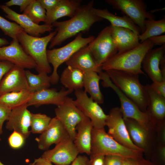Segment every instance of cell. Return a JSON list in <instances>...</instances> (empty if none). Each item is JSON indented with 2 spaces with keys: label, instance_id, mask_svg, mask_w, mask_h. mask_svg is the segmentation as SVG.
Wrapping results in <instances>:
<instances>
[{
  "label": "cell",
  "instance_id": "6da1fadb",
  "mask_svg": "<svg viewBox=\"0 0 165 165\" xmlns=\"http://www.w3.org/2000/svg\"><path fill=\"white\" fill-rule=\"evenodd\" d=\"M94 0L81 6L73 16L68 20L56 21L52 25L56 28L57 33L50 42L49 48L51 49L65 41L82 32H87L95 23L103 20L93 13Z\"/></svg>",
  "mask_w": 165,
  "mask_h": 165
},
{
  "label": "cell",
  "instance_id": "7a4b0ae2",
  "mask_svg": "<svg viewBox=\"0 0 165 165\" xmlns=\"http://www.w3.org/2000/svg\"><path fill=\"white\" fill-rule=\"evenodd\" d=\"M113 83L143 112L147 111L148 97L138 75L118 70L105 71Z\"/></svg>",
  "mask_w": 165,
  "mask_h": 165
},
{
  "label": "cell",
  "instance_id": "3957f363",
  "mask_svg": "<svg viewBox=\"0 0 165 165\" xmlns=\"http://www.w3.org/2000/svg\"><path fill=\"white\" fill-rule=\"evenodd\" d=\"M154 45L148 39L136 47L121 53H116L101 67L102 70H118L133 74L145 75L141 69L143 59Z\"/></svg>",
  "mask_w": 165,
  "mask_h": 165
},
{
  "label": "cell",
  "instance_id": "277c9868",
  "mask_svg": "<svg viewBox=\"0 0 165 165\" xmlns=\"http://www.w3.org/2000/svg\"><path fill=\"white\" fill-rule=\"evenodd\" d=\"M143 153L120 144L106 132L105 128L93 127L90 154L113 155L139 160L143 157Z\"/></svg>",
  "mask_w": 165,
  "mask_h": 165
},
{
  "label": "cell",
  "instance_id": "5b68a950",
  "mask_svg": "<svg viewBox=\"0 0 165 165\" xmlns=\"http://www.w3.org/2000/svg\"><path fill=\"white\" fill-rule=\"evenodd\" d=\"M57 33L51 32L44 37H39L30 35L24 30L18 35L17 38L24 51L35 62V69L38 73H50L52 68L47 57L46 48L48 44Z\"/></svg>",
  "mask_w": 165,
  "mask_h": 165
},
{
  "label": "cell",
  "instance_id": "8992f818",
  "mask_svg": "<svg viewBox=\"0 0 165 165\" xmlns=\"http://www.w3.org/2000/svg\"><path fill=\"white\" fill-rule=\"evenodd\" d=\"M94 38L93 36L83 37L80 33L74 40L64 46L47 50L48 61L53 68V72L50 76L51 84H56L59 81L60 77L57 73V69L59 66L65 62L76 52L88 45Z\"/></svg>",
  "mask_w": 165,
  "mask_h": 165
},
{
  "label": "cell",
  "instance_id": "52a82bcc",
  "mask_svg": "<svg viewBox=\"0 0 165 165\" xmlns=\"http://www.w3.org/2000/svg\"><path fill=\"white\" fill-rule=\"evenodd\" d=\"M104 87H110L116 93L120 102V108L123 119L129 118L136 121L147 130L155 132L156 127L147 111H141L137 105L124 94L112 81L108 76L105 77L101 83Z\"/></svg>",
  "mask_w": 165,
  "mask_h": 165
},
{
  "label": "cell",
  "instance_id": "ba28073f",
  "mask_svg": "<svg viewBox=\"0 0 165 165\" xmlns=\"http://www.w3.org/2000/svg\"><path fill=\"white\" fill-rule=\"evenodd\" d=\"M88 46L92 56L99 67L117 53L116 46L111 36V25L105 28Z\"/></svg>",
  "mask_w": 165,
  "mask_h": 165
},
{
  "label": "cell",
  "instance_id": "9c48e42d",
  "mask_svg": "<svg viewBox=\"0 0 165 165\" xmlns=\"http://www.w3.org/2000/svg\"><path fill=\"white\" fill-rule=\"evenodd\" d=\"M105 2L114 9L120 11L130 18L140 28L141 33L145 29V20L155 19L152 13L147 11V6L142 0H106Z\"/></svg>",
  "mask_w": 165,
  "mask_h": 165
},
{
  "label": "cell",
  "instance_id": "30bf717a",
  "mask_svg": "<svg viewBox=\"0 0 165 165\" xmlns=\"http://www.w3.org/2000/svg\"><path fill=\"white\" fill-rule=\"evenodd\" d=\"M123 119L132 142L143 153L152 159L157 145L155 132L147 130L132 119Z\"/></svg>",
  "mask_w": 165,
  "mask_h": 165
},
{
  "label": "cell",
  "instance_id": "8fae6325",
  "mask_svg": "<svg viewBox=\"0 0 165 165\" xmlns=\"http://www.w3.org/2000/svg\"><path fill=\"white\" fill-rule=\"evenodd\" d=\"M76 99L73 100L75 105L86 117L90 120L93 127L104 128L108 115L106 114L97 102L82 89L75 90Z\"/></svg>",
  "mask_w": 165,
  "mask_h": 165
},
{
  "label": "cell",
  "instance_id": "7c38bea8",
  "mask_svg": "<svg viewBox=\"0 0 165 165\" xmlns=\"http://www.w3.org/2000/svg\"><path fill=\"white\" fill-rule=\"evenodd\" d=\"M73 100L67 96L63 103L55 109V117L74 141L77 133L76 126L86 117L75 105Z\"/></svg>",
  "mask_w": 165,
  "mask_h": 165
},
{
  "label": "cell",
  "instance_id": "4fadbf2b",
  "mask_svg": "<svg viewBox=\"0 0 165 165\" xmlns=\"http://www.w3.org/2000/svg\"><path fill=\"white\" fill-rule=\"evenodd\" d=\"M105 126L108 133L120 144L131 149L143 152L132 142L129 136L119 107L112 108L108 115Z\"/></svg>",
  "mask_w": 165,
  "mask_h": 165
},
{
  "label": "cell",
  "instance_id": "5bb4252c",
  "mask_svg": "<svg viewBox=\"0 0 165 165\" xmlns=\"http://www.w3.org/2000/svg\"><path fill=\"white\" fill-rule=\"evenodd\" d=\"M79 153L74 141L68 137L53 149L45 151L41 157L56 165H70Z\"/></svg>",
  "mask_w": 165,
  "mask_h": 165
},
{
  "label": "cell",
  "instance_id": "9a60e30c",
  "mask_svg": "<svg viewBox=\"0 0 165 165\" xmlns=\"http://www.w3.org/2000/svg\"><path fill=\"white\" fill-rule=\"evenodd\" d=\"M0 60L8 61L23 69L35 68L36 64L24 51L17 38L13 39L9 45L0 47Z\"/></svg>",
  "mask_w": 165,
  "mask_h": 165
},
{
  "label": "cell",
  "instance_id": "2e32d148",
  "mask_svg": "<svg viewBox=\"0 0 165 165\" xmlns=\"http://www.w3.org/2000/svg\"><path fill=\"white\" fill-rule=\"evenodd\" d=\"M27 104L13 109L11 112L6 125L9 130L18 132L26 139L29 136L31 113L28 109Z\"/></svg>",
  "mask_w": 165,
  "mask_h": 165
},
{
  "label": "cell",
  "instance_id": "e0dca14e",
  "mask_svg": "<svg viewBox=\"0 0 165 165\" xmlns=\"http://www.w3.org/2000/svg\"><path fill=\"white\" fill-rule=\"evenodd\" d=\"M68 137L62 123L55 117L52 118L46 129L35 140L39 149L46 151L52 145H56Z\"/></svg>",
  "mask_w": 165,
  "mask_h": 165
},
{
  "label": "cell",
  "instance_id": "ac0fdd59",
  "mask_svg": "<svg viewBox=\"0 0 165 165\" xmlns=\"http://www.w3.org/2000/svg\"><path fill=\"white\" fill-rule=\"evenodd\" d=\"M23 90L29 91L25 70L14 65L5 75L0 82V96Z\"/></svg>",
  "mask_w": 165,
  "mask_h": 165
},
{
  "label": "cell",
  "instance_id": "d6986e66",
  "mask_svg": "<svg viewBox=\"0 0 165 165\" xmlns=\"http://www.w3.org/2000/svg\"><path fill=\"white\" fill-rule=\"evenodd\" d=\"M0 8L6 14V17L19 25L30 35L39 37L41 34L53 30L52 25L36 24L26 16L16 12L5 5H0Z\"/></svg>",
  "mask_w": 165,
  "mask_h": 165
},
{
  "label": "cell",
  "instance_id": "ffe728a7",
  "mask_svg": "<svg viewBox=\"0 0 165 165\" xmlns=\"http://www.w3.org/2000/svg\"><path fill=\"white\" fill-rule=\"evenodd\" d=\"M73 91L65 90L64 87H62L59 91L54 88L45 89L33 93L27 105L28 107L33 106L36 108L50 104L58 107L63 103L65 98Z\"/></svg>",
  "mask_w": 165,
  "mask_h": 165
},
{
  "label": "cell",
  "instance_id": "44dd1931",
  "mask_svg": "<svg viewBox=\"0 0 165 165\" xmlns=\"http://www.w3.org/2000/svg\"><path fill=\"white\" fill-rule=\"evenodd\" d=\"M165 44L149 50L145 56L141 67L153 82H160L163 79L160 70L161 61L165 55Z\"/></svg>",
  "mask_w": 165,
  "mask_h": 165
},
{
  "label": "cell",
  "instance_id": "7402d4cb",
  "mask_svg": "<svg viewBox=\"0 0 165 165\" xmlns=\"http://www.w3.org/2000/svg\"><path fill=\"white\" fill-rule=\"evenodd\" d=\"M111 25V36L116 46L117 53H121L131 50L141 43L139 35L131 30Z\"/></svg>",
  "mask_w": 165,
  "mask_h": 165
},
{
  "label": "cell",
  "instance_id": "603a6c76",
  "mask_svg": "<svg viewBox=\"0 0 165 165\" xmlns=\"http://www.w3.org/2000/svg\"><path fill=\"white\" fill-rule=\"evenodd\" d=\"M145 87L148 97L147 111L156 128L165 122V97L155 92L150 85L146 84Z\"/></svg>",
  "mask_w": 165,
  "mask_h": 165
},
{
  "label": "cell",
  "instance_id": "cb8c5ba5",
  "mask_svg": "<svg viewBox=\"0 0 165 165\" xmlns=\"http://www.w3.org/2000/svg\"><path fill=\"white\" fill-rule=\"evenodd\" d=\"M65 63L67 66L79 69L84 73L92 71L98 73L102 70L101 67L95 63L88 45L76 52Z\"/></svg>",
  "mask_w": 165,
  "mask_h": 165
},
{
  "label": "cell",
  "instance_id": "d4e9b609",
  "mask_svg": "<svg viewBox=\"0 0 165 165\" xmlns=\"http://www.w3.org/2000/svg\"><path fill=\"white\" fill-rule=\"evenodd\" d=\"M93 127L90 120L86 117L76 126L77 133L74 142L79 153L90 155Z\"/></svg>",
  "mask_w": 165,
  "mask_h": 165
},
{
  "label": "cell",
  "instance_id": "484cf974",
  "mask_svg": "<svg viewBox=\"0 0 165 165\" xmlns=\"http://www.w3.org/2000/svg\"><path fill=\"white\" fill-rule=\"evenodd\" d=\"M81 2L80 0H61L54 9L46 12L45 24L52 25L57 19L64 16L71 18L81 6Z\"/></svg>",
  "mask_w": 165,
  "mask_h": 165
},
{
  "label": "cell",
  "instance_id": "4316f807",
  "mask_svg": "<svg viewBox=\"0 0 165 165\" xmlns=\"http://www.w3.org/2000/svg\"><path fill=\"white\" fill-rule=\"evenodd\" d=\"M92 11L96 16L108 20L112 26L128 28L138 35L141 33L140 28L130 18L125 15L118 16L109 12L107 9H98L94 7Z\"/></svg>",
  "mask_w": 165,
  "mask_h": 165
},
{
  "label": "cell",
  "instance_id": "83f0119b",
  "mask_svg": "<svg viewBox=\"0 0 165 165\" xmlns=\"http://www.w3.org/2000/svg\"><path fill=\"white\" fill-rule=\"evenodd\" d=\"M101 80L98 74L94 71H89L84 73L83 87L84 91L88 93L94 101L98 104L104 102V97L99 87Z\"/></svg>",
  "mask_w": 165,
  "mask_h": 165
},
{
  "label": "cell",
  "instance_id": "f1b7e54d",
  "mask_svg": "<svg viewBox=\"0 0 165 165\" xmlns=\"http://www.w3.org/2000/svg\"><path fill=\"white\" fill-rule=\"evenodd\" d=\"M84 73L82 71L67 66L60 78L61 83L68 89L75 90L83 87Z\"/></svg>",
  "mask_w": 165,
  "mask_h": 165
},
{
  "label": "cell",
  "instance_id": "f546056e",
  "mask_svg": "<svg viewBox=\"0 0 165 165\" xmlns=\"http://www.w3.org/2000/svg\"><path fill=\"white\" fill-rule=\"evenodd\" d=\"M33 94L26 90L7 93L0 96V102L12 110L27 104Z\"/></svg>",
  "mask_w": 165,
  "mask_h": 165
},
{
  "label": "cell",
  "instance_id": "4dcf8cb0",
  "mask_svg": "<svg viewBox=\"0 0 165 165\" xmlns=\"http://www.w3.org/2000/svg\"><path fill=\"white\" fill-rule=\"evenodd\" d=\"M29 91L32 93L48 88L50 86V76L47 74L41 72L36 75L28 70H25Z\"/></svg>",
  "mask_w": 165,
  "mask_h": 165
},
{
  "label": "cell",
  "instance_id": "1f68e13d",
  "mask_svg": "<svg viewBox=\"0 0 165 165\" xmlns=\"http://www.w3.org/2000/svg\"><path fill=\"white\" fill-rule=\"evenodd\" d=\"M145 29L144 32L139 35V41L141 43L149 38L160 35L165 32V17L159 20L147 19L145 20Z\"/></svg>",
  "mask_w": 165,
  "mask_h": 165
},
{
  "label": "cell",
  "instance_id": "d6a6232c",
  "mask_svg": "<svg viewBox=\"0 0 165 165\" xmlns=\"http://www.w3.org/2000/svg\"><path fill=\"white\" fill-rule=\"evenodd\" d=\"M23 14L38 24L41 22H45L46 19V11L39 0H33L23 12Z\"/></svg>",
  "mask_w": 165,
  "mask_h": 165
},
{
  "label": "cell",
  "instance_id": "836d02e7",
  "mask_svg": "<svg viewBox=\"0 0 165 165\" xmlns=\"http://www.w3.org/2000/svg\"><path fill=\"white\" fill-rule=\"evenodd\" d=\"M52 118L47 115L41 113H31V132L41 134L48 127Z\"/></svg>",
  "mask_w": 165,
  "mask_h": 165
},
{
  "label": "cell",
  "instance_id": "e575fe53",
  "mask_svg": "<svg viewBox=\"0 0 165 165\" xmlns=\"http://www.w3.org/2000/svg\"><path fill=\"white\" fill-rule=\"evenodd\" d=\"M0 29L4 34L13 39L17 38L19 34L24 30L15 22H11L0 15Z\"/></svg>",
  "mask_w": 165,
  "mask_h": 165
},
{
  "label": "cell",
  "instance_id": "d590c367",
  "mask_svg": "<svg viewBox=\"0 0 165 165\" xmlns=\"http://www.w3.org/2000/svg\"><path fill=\"white\" fill-rule=\"evenodd\" d=\"M25 139L22 135L16 131L11 134L8 138L9 146L13 149H18L24 145Z\"/></svg>",
  "mask_w": 165,
  "mask_h": 165
},
{
  "label": "cell",
  "instance_id": "8d00e7d4",
  "mask_svg": "<svg viewBox=\"0 0 165 165\" xmlns=\"http://www.w3.org/2000/svg\"><path fill=\"white\" fill-rule=\"evenodd\" d=\"M11 110L0 102V135L3 133V126L4 122L7 121Z\"/></svg>",
  "mask_w": 165,
  "mask_h": 165
},
{
  "label": "cell",
  "instance_id": "74e56055",
  "mask_svg": "<svg viewBox=\"0 0 165 165\" xmlns=\"http://www.w3.org/2000/svg\"><path fill=\"white\" fill-rule=\"evenodd\" d=\"M156 137L158 145H165V122L159 125L156 127Z\"/></svg>",
  "mask_w": 165,
  "mask_h": 165
},
{
  "label": "cell",
  "instance_id": "f35d334b",
  "mask_svg": "<svg viewBox=\"0 0 165 165\" xmlns=\"http://www.w3.org/2000/svg\"><path fill=\"white\" fill-rule=\"evenodd\" d=\"M32 1L33 0H11L6 2L4 5L8 7L14 5L19 6L20 11L22 12Z\"/></svg>",
  "mask_w": 165,
  "mask_h": 165
},
{
  "label": "cell",
  "instance_id": "ab89813d",
  "mask_svg": "<svg viewBox=\"0 0 165 165\" xmlns=\"http://www.w3.org/2000/svg\"><path fill=\"white\" fill-rule=\"evenodd\" d=\"M124 159L116 156L106 155L104 165H121Z\"/></svg>",
  "mask_w": 165,
  "mask_h": 165
},
{
  "label": "cell",
  "instance_id": "60d3db41",
  "mask_svg": "<svg viewBox=\"0 0 165 165\" xmlns=\"http://www.w3.org/2000/svg\"><path fill=\"white\" fill-rule=\"evenodd\" d=\"M150 85L155 92L165 97V80L160 82H152Z\"/></svg>",
  "mask_w": 165,
  "mask_h": 165
},
{
  "label": "cell",
  "instance_id": "b9f144b4",
  "mask_svg": "<svg viewBox=\"0 0 165 165\" xmlns=\"http://www.w3.org/2000/svg\"><path fill=\"white\" fill-rule=\"evenodd\" d=\"M60 0H39L46 12H49L54 9L58 5Z\"/></svg>",
  "mask_w": 165,
  "mask_h": 165
},
{
  "label": "cell",
  "instance_id": "7bdbcfd3",
  "mask_svg": "<svg viewBox=\"0 0 165 165\" xmlns=\"http://www.w3.org/2000/svg\"><path fill=\"white\" fill-rule=\"evenodd\" d=\"M14 65L8 61L0 60V82L5 75Z\"/></svg>",
  "mask_w": 165,
  "mask_h": 165
},
{
  "label": "cell",
  "instance_id": "ee69618b",
  "mask_svg": "<svg viewBox=\"0 0 165 165\" xmlns=\"http://www.w3.org/2000/svg\"><path fill=\"white\" fill-rule=\"evenodd\" d=\"M89 161L91 165H104L105 156L90 154Z\"/></svg>",
  "mask_w": 165,
  "mask_h": 165
},
{
  "label": "cell",
  "instance_id": "f6af8a7d",
  "mask_svg": "<svg viewBox=\"0 0 165 165\" xmlns=\"http://www.w3.org/2000/svg\"><path fill=\"white\" fill-rule=\"evenodd\" d=\"M156 156L157 157L161 162L164 163L165 162V145H157L153 159Z\"/></svg>",
  "mask_w": 165,
  "mask_h": 165
},
{
  "label": "cell",
  "instance_id": "bcb514c9",
  "mask_svg": "<svg viewBox=\"0 0 165 165\" xmlns=\"http://www.w3.org/2000/svg\"><path fill=\"white\" fill-rule=\"evenodd\" d=\"M89 159L85 155H78L70 165H86Z\"/></svg>",
  "mask_w": 165,
  "mask_h": 165
},
{
  "label": "cell",
  "instance_id": "7dc6e473",
  "mask_svg": "<svg viewBox=\"0 0 165 165\" xmlns=\"http://www.w3.org/2000/svg\"><path fill=\"white\" fill-rule=\"evenodd\" d=\"M149 39L155 45L162 46L165 44V35H158L151 37Z\"/></svg>",
  "mask_w": 165,
  "mask_h": 165
},
{
  "label": "cell",
  "instance_id": "c3c4849f",
  "mask_svg": "<svg viewBox=\"0 0 165 165\" xmlns=\"http://www.w3.org/2000/svg\"><path fill=\"white\" fill-rule=\"evenodd\" d=\"M34 165H53L50 162L41 156L34 160Z\"/></svg>",
  "mask_w": 165,
  "mask_h": 165
},
{
  "label": "cell",
  "instance_id": "681fc988",
  "mask_svg": "<svg viewBox=\"0 0 165 165\" xmlns=\"http://www.w3.org/2000/svg\"><path fill=\"white\" fill-rule=\"evenodd\" d=\"M138 165H160L154 161L148 159H145L143 157L138 160Z\"/></svg>",
  "mask_w": 165,
  "mask_h": 165
},
{
  "label": "cell",
  "instance_id": "f907efd6",
  "mask_svg": "<svg viewBox=\"0 0 165 165\" xmlns=\"http://www.w3.org/2000/svg\"><path fill=\"white\" fill-rule=\"evenodd\" d=\"M138 160L130 158H125L123 159L121 165H138Z\"/></svg>",
  "mask_w": 165,
  "mask_h": 165
},
{
  "label": "cell",
  "instance_id": "816d5d0a",
  "mask_svg": "<svg viewBox=\"0 0 165 165\" xmlns=\"http://www.w3.org/2000/svg\"><path fill=\"white\" fill-rule=\"evenodd\" d=\"M160 70L163 79H165V55L162 59L160 64Z\"/></svg>",
  "mask_w": 165,
  "mask_h": 165
},
{
  "label": "cell",
  "instance_id": "f5cc1de1",
  "mask_svg": "<svg viewBox=\"0 0 165 165\" xmlns=\"http://www.w3.org/2000/svg\"><path fill=\"white\" fill-rule=\"evenodd\" d=\"M9 44V42L6 39L0 38V47Z\"/></svg>",
  "mask_w": 165,
  "mask_h": 165
},
{
  "label": "cell",
  "instance_id": "db71d44e",
  "mask_svg": "<svg viewBox=\"0 0 165 165\" xmlns=\"http://www.w3.org/2000/svg\"><path fill=\"white\" fill-rule=\"evenodd\" d=\"M0 165H5L0 160Z\"/></svg>",
  "mask_w": 165,
  "mask_h": 165
},
{
  "label": "cell",
  "instance_id": "11a10c76",
  "mask_svg": "<svg viewBox=\"0 0 165 165\" xmlns=\"http://www.w3.org/2000/svg\"><path fill=\"white\" fill-rule=\"evenodd\" d=\"M86 165H91V164H90V162L89 160V162H88V163Z\"/></svg>",
  "mask_w": 165,
  "mask_h": 165
},
{
  "label": "cell",
  "instance_id": "9f6ffc18",
  "mask_svg": "<svg viewBox=\"0 0 165 165\" xmlns=\"http://www.w3.org/2000/svg\"><path fill=\"white\" fill-rule=\"evenodd\" d=\"M28 165H34L33 163H30L28 164Z\"/></svg>",
  "mask_w": 165,
  "mask_h": 165
},
{
  "label": "cell",
  "instance_id": "6f0895ef",
  "mask_svg": "<svg viewBox=\"0 0 165 165\" xmlns=\"http://www.w3.org/2000/svg\"><path fill=\"white\" fill-rule=\"evenodd\" d=\"M1 138H0V141H1Z\"/></svg>",
  "mask_w": 165,
  "mask_h": 165
}]
</instances>
